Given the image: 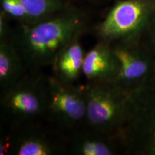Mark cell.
<instances>
[{
  "label": "cell",
  "mask_w": 155,
  "mask_h": 155,
  "mask_svg": "<svg viewBox=\"0 0 155 155\" xmlns=\"http://www.w3.org/2000/svg\"><path fill=\"white\" fill-rule=\"evenodd\" d=\"M85 13L70 5L32 24H18L11 41L19 50L28 71L51 67L60 52L86 32Z\"/></svg>",
  "instance_id": "6da1fadb"
},
{
  "label": "cell",
  "mask_w": 155,
  "mask_h": 155,
  "mask_svg": "<svg viewBox=\"0 0 155 155\" xmlns=\"http://www.w3.org/2000/svg\"><path fill=\"white\" fill-rule=\"evenodd\" d=\"M83 88L86 99L84 127L119 137L127 119L131 94L113 81L86 83Z\"/></svg>",
  "instance_id": "7a4b0ae2"
},
{
  "label": "cell",
  "mask_w": 155,
  "mask_h": 155,
  "mask_svg": "<svg viewBox=\"0 0 155 155\" xmlns=\"http://www.w3.org/2000/svg\"><path fill=\"white\" fill-rule=\"evenodd\" d=\"M119 138L128 154L155 155V79L131 94L129 114Z\"/></svg>",
  "instance_id": "3957f363"
},
{
  "label": "cell",
  "mask_w": 155,
  "mask_h": 155,
  "mask_svg": "<svg viewBox=\"0 0 155 155\" xmlns=\"http://www.w3.org/2000/svg\"><path fill=\"white\" fill-rule=\"evenodd\" d=\"M154 12L155 0H116L95 28L97 40L110 44L141 40Z\"/></svg>",
  "instance_id": "277c9868"
},
{
  "label": "cell",
  "mask_w": 155,
  "mask_h": 155,
  "mask_svg": "<svg viewBox=\"0 0 155 155\" xmlns=\"http://www.w3.org/2000/svg\"><path fill=\"white\" fill-rule=\"evenodd\" d=\"M47 101L46 76L39 71H28L14 84L1 91L4 114L19 125L46 117Z\"/></svg>",
  "instance_id": "5b68a950"
},
{
  "label": "cell",
  "mask_w": 155,
  "mask_h": 155,
  "mask_svg": "<svg viewBox=\"0 0 155 155\" xmlns=\"http://www.w3.org/2000/svg\"><path fill=\"white\" fill-rule=\"evenodd\" d=\"M46 117L65 130L74 131L85 127L86 99L83 86L68 84L53 75L46 76Z\"/></svg>",
  "instance_id": "8992f818"
},
{
  "label": "cell",
  "mask_w": 155,
  "mask_h": 155,
  "mask_svg": "<svg viewBox=\"0 0 155 155\" xmlns=\"http://www.w3.org/2000/svg\"><path fill=\"white\" fill-rule=\"evenodd\" d=\"M119 64L113 82L128 93L144 88L155 79V56L143 40L111 43Z\"/></svg>",
  "instance_id": "52a82bcc"
},
{
  "label": "cell",
  "mask_w": 155,
  "mask_h": 155,
  "mask_svg": "<svg viewBox=\"0 0 155 155\" xmlns=\"http://www.w3.org/2000/svg\"><path fill=\"white\" fill-rule=\"evenodd\" d=\"M119 70V61L110 43L98 41L86 52L83 66L86 83L114 81Z\"/></svg>",
  "instance_id": "ba28073f"
},
{
  "label": "cell",
  "mask_w": 155,
  "mask_h": 155,
  "mask_svg": "<svg viewBox=\"0 0 155 155\" xmlns=\"http://www.w3.org/2000/svg\"><path fill=\"white\" fill-rule=\"evenodd\" d=\"M73 131L68 141L71 154L75 155H115L123 152V147L118 136L107 134L83 127Z\"/></svg>",
  "instance_id": "9c48e42d"
},
{
  "label": "cell",
  "mask_w": 155,
  "mask_h": 155,
  "mask_svg": "<svg viewBox=\"0 0 155 155\" xmlns=\"http://www.w3.org/2000/svg\"><path fill=\"white\" fill-rule=\"evenodd\" d=\"M61 144L39 129H27L7 145L0 144V154L54 155L63 151Z\"/></svg>",
  "instance_id": "30bf717a"
},
{
  "label": "cell",
  "mask_w": 155,
  "mask_h": 155,
  "mask_svg": "<svg viewBox=\"0 0 155 155\" xmlns=\"http://www.w3.org/2000/svg\"><path fill=\"white\" fill-rule=\"evenodd\" d=\"M86 53L81 38L70 42L60 52L52 64V75L62 82L75 84L83 75Z\"/></svg>",
  "instance_id": "8fae6325"
},
{
  "label": "cell",
  "mask_w": 155,
  "mask_h": 155,
  "mask_svg": "<svg viewBox=\"0 0 155 155\" xmlns=\"http://www.w3.org/2000/svg\"><path fill=\"white\" fill-rule=\"evenodd\" d=\"M19 50L11 40L0 42V88L5 90L28 72Z\"/></svg>",
  "instance_id": "7c38bea8"
},
{
  "label": "cell",
  "mask_w": 155,
  "mask_h": 155,
  "mask_svg": "<svg viewBox=\"0 0 155 155\" xmlns=\"http://www.w3.org/2000/svg\"><path fill=\"white\" fill-rule=\"evenodd\" d=\"M30 16L31 24L47 18L71 5L65 0H19Z\"/></svg>",
  "instance_id": "4fadbf2b"
},
{
  "label": "cell",
  "mask_w": 155,
  "mask_h": 155,
  "mask_svg": "<svg viewBox=\"0 0 155 155\" xmlns=\"http://www.w3.org/2000/svg\"><path fill=\"white\" fill-rule=\"evenodd\" d=\"M1 9L9 19L17 21L18 24H31L28 13L19 0H0Z\"/></svg>",
  "instance_id": "5bb4252c"
},
{
  "label": "cell",
  "mask_w": 155,
  "mask_h": 155,
  "mask_svg": "<svg viewBox=\"0 0 155 155\" xmlns=\"http://www.w3.org/2000/svg\"><path fill=\"white\" fill-rule=\"evenodd\" d=\"M142 40L155 56V12L142 37Z\"/></svg>",
  "instance_id": "9a60e30c"
},
{
  "label": "cell",
  "mask_w": 155,
  "mask_h": 155,
  "mask_svg": "<svg viewBox=\"0 0 155 155\" xmlns=\"http://www.w3.org/2000/svg\"><path fill=\"white\" fill-rule=\"evenodd\" d=\"M9 19L0 12V42L11 40L13 30L9 25Z\"/></svg>",
  "instance_id": "2e32d148"
}]
</instances>
